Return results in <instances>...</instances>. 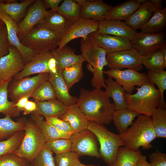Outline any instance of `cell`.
<instances>
[{"label":"cell","mask_w":166,"mask_h":166,"mask_svg":"<svg viewBox=\"0 0 166 166\" xmlns=\"http://www.w3.org/2000/svg\"><path fill=\"white\" fill-rule=\"evenodd\" d=\"M76 104L89 121L103 125L111 123L115 110L114 104L100 88L92 90L81 88Z\"/></svg>","instance_id":"cell-1"},{"label":"cell","mask_w":166,"mask_h":166,"mask_svg":"<svg viewBox=\"0 0 166 166\" xmlns=\"http://www.w3.org/2000/svg\"><path fill=\"white\" fill-rule=\"evenodd\" d=\"M135 121L123 133L119 135L124 146L133 151L141 147L148 150L152 147V142L156 135L151 116L139 114Z\"/></svg>","instance_id":"cell-2"},{"label":"cell","mask_w":166,"mask_h":166,"mask_svg":"<svg viewBox=\"0 0 166 166\" xmlns=\"http://www.w3.org/2000/svg\"><path fill=\"white\" fill-rule=\"evenodd\" d=\"M80 48L85 61L88 63L87 68L93 74L92 86L95 88H105L103 72L107 65L106 51L95 45L88 37L81 39Z\"/></svg>","instance_id":"cell-3"},{"label":"cell","mask_w":166,"mask_h":166,"mask_svg":"<svg viewBox=\"0 0 166 166\" xmlns=\"http://www.w3.org/2000/svg\"><path fill=\"white\" fill-rule=\"evenodd\" d=\"M134 94L126 93L127 108L137 113L151 116L158 107L161 100L160 93L154 84L148 82L136 89Z\"/></svg>","instance_id":"cell-4"},{"label":"cell","mask_w":166,"mask_h":166,"mask_svg":"<svg viewBox=\"0 0 166 166\" xmlns=\"http://www.w3.org/2000/svg\"><path fill=\"white\" fill-rule=\"evenodd\" d=\"M87 128L94 133L99 143L101 158L108 165L113 163L119 148L124 146L119 135L109 131L103 124L89 121Z\"/></svg>","instance_id":"cell-5"},{"label":"cell","mask_w":166,"mask_h":166,"mask_svg":"<svg viewBox=\"0 0 166 166\" xmlns=\"http://www.w3.org/2000/svg\"><path fill=\"white\" fill-rule=\"evenodd\" d=\"M24 135L21 145L14 153L30 162L43 149L46 142L39 127L30 117H24Z\"/></svg>","instance_id":"cell-6"},{"label":"cell","mask_w":166,"mask_h":166,"mask_svg":"<svg viewBox=\"0 0 166 166\" xmlns=\"http://www.w3.org/2000/svg\"><path fill=\"white\" fill-rule=\"evenodd\" d=\"M61 38L37 25L20 41L25 46L36 54L52 51L56 49Z\"/></svg>","instance_id":"cell-7"},{"label":"cell","mask_w":166,"mask_h":166,"mask_svg":"<svg viewBox=\"0 0 166 166\" xmlns=\"http://www.w3.org/2000/svg\"><path fill=\"white\" fill-rule=\"evenodd\" d=\"M49 73H43L32 77L12 79L8 87V96L13 101L17 102L21 97L31 96L36 89L42 82L48 80Z\"/></svg>","instance_id":"cell-8"},{"label":"cell","mask_w":166,"mask_h":166,"mask_svg":"<svg viewBox=\"0 0 166 166\" xmlns=\"http://www.w3.org/2000/svg\"><path fill=\"white\" fill-rule=\"evenodd\" d=\"M57 70L56 62L52 53L48 52L35 55L12 79H19L36 74L54 73Z\"/></svg>","instance_id":"cell-9"},{"label":"cell","mask_w":166,"mask_h":166,"mask_svg":"<svg viewBox=\"0 0 166 166\" xmlns=\"http://www.w3.org/2000/svg\"><path fill=\"white\" fill-rule=\"evenodd\" d=\"M69 139L72 143L71 151L80 156H88L101 158L97 138L88 128L73 134Z\"/></svg>","instance_id":"cell-10"},{"label":"cell","mask_w":166,"mask_h":166,"mask_svg":"<svg viewBox=\"0 0 166 166\" xmlns=\"http://www.w3.org/2000/svg\"><path fill=\"white\" fill-rule=\"evenodd\" d=\"M103 73L115 79L123 87L126 93L128 94H132L136 89L135 86L140 87L149 82L145 73H141L133 69H110L103 70Z\"/></svg>","instance_id":"cell-11"},{"label":"cell","mask_w":166,"mask_h":166,"mask_svg":"<svg viewBox=\"0 0 166 166\" xmlns=\"http://www.w3.org/2000/svg\"><path fill=\"white\" fill-rule=\"evenodd\" d=\"M107 65L111 69H119L126 68L136 71L141 70L143 66L140 56L134 49L123 50L106 54Z\"/></svg>","instance_id":"cell-12"},{"label":"cell","mask_w":166,"mask_h":166,"mask_svg":"<svg viewBox=\"0 0 166 166\" xmlns=\"http://www.w3.org/2000/svg\"><path fill=\"white\" fill-rule=\"evenodd\" d=\"M42 0H37L18 24V36L20 41L33 27L38 25L51 12L47 10Z\"/></svg>","instance_id":"cell-13"},{"label":"cell","mask_w":166,"mask_h":166,"mask_svg":"<svg viewBox=\"0 0 166 166\" xmlns=\"http://www.w3.org/2000/svg\"><path fill=\"white\" fill-rule=\"evenodd\" d=\"M98 27L97 21L78 17L73 22L69 30L61 38L57 49H61L75 38H87L90 34L96 32Z\"/></svg>","instance_id":"cell-14"},{"label":"cell","mask_w":166,"mask_h":166,"mask_svg":"<svg viewBox=\"0 0 166 166\" xmlns=\"http://www.w3.org/2000/svg\"><path fill=\"white\" fill-rule=\"evenodd\" d=\"M165 43L166 35L163 32L156 34L137 32L135 38L131 41V48L135 49L140 56L160 49Z\"/></svg>","instance_id":"cell-15"},{"label":"cell","mask_w":166,"mask_h":166,"mask_svg":"<svg viewBox=\"0 0 166 166\" xmlns=\"http://www.w3.org/2000/svg\"><path fill=\"white\" fill-rule=\"evenodd\" d=\"M25 65L19 51L11 45L8 53L0 59V80L12 79L22 69Z\"/></svg>","instance_id":"cell-16"},{"label":"cell","mask_w":166,"mask_h":166,"mask_svg":"<svg viewBox=\"0 0 166 166\" xmlns=\"http://www.w3.org/2000/svg\"><path fill=\"white\" fill-rule=\"evenodd\" d=\"M162 0H144L124 22L134 30L140 29L157 10L162 8Z\"/></svg>","instance_id":"cell-17"},{"label":"cell","mask_w":166,"mask_h":166,"mask_svg":"<svg viewBox=\"0 0 166 166\" xmlns=\"http://www.w3.org/2000/svg\"><path fill=\"white\" fill-rule=\"evenodd\" d=\"M88 37L95 45L105 49L107 53L132 48L131 41L120 37L95 32L89 34Z\"/></svg>","instance_id":"cell-18"},{"label":"cell","mask_w":166,"mask_h":166,"mask_svg":"<svg viewBox=\"0 0 166 166\" xmlns=\"http://www.w3.org/2000/svg\"><path fill=\"white\" fill-rule=\"evenodd\" d=\"M81 6L79 18L97 21L104 18L113 7L101 0H75Z\"/></svg>","instance_id":"cell-19"},{"label":"cell","mask_w":166,"mask_h":166,"mask_svg":"<svg viewBox=\"0 0 166 166\" xmlns=\"http://www.w3.org/2000/svg\"><path fill=\"white\" fill-rule=\"evenodd\" d=\"M97 22V33L120 37L130 41L136 36L137 32L121 21L103 19Z\"/></svg>","instance_id":"cell-20"},{"label":"cell","mask_w":166,"mask_h":166,"mask_svg":"<svg viewBox=\"0 0 166 166\" xmlns=\"http://www.w3.org/2000/svg\"><path fill=\"white\" fill-rule=\"evenodd\" d=\"M0 19L4 22L6 27L8 38L10 44L19 51L25 64L28 63L37 54L21 43L18 36V24L10 16L0 12Z\"/></svg>","instance_id":"cell-21"},{"label":"cell","mask_w":166,"mask_h":166,"mask_svg":"<svg viewBox=\"0 0 166 166\" xmlns=\"http://www.w3.org/2000/svg\"><path fill=\"white\" fill-rule=\"evenodd\" d=\"M61 71L57 70L56 73H49L48 81L53 88L57 99L68 107L76 104L78 98L70 94L62 78Z\"/></svg>","instance_id":"cell-22"},{"label":"cell","mask_w":166,"mask_h":166,"mask_svg":"<svg viewBox=\"0 0 166 166\" xmlns=\"http://www.w3.org/2000/svg\"><path fill=\"white\" fill-rule=\"evenodd\" d=\"M72 23L58 12L51 11L38 25L49 30L61 38L69 30Z\"/></svg>","instance_id":"cell-23"},{"label":"cell","mask_w":166,"mask_h":166,"mask_svg":"<svg viewBox=\"0 0 166 166\" xmlns=\"http://www.w3.org/2000/svg\"><path fill=\"white\" fill-rule=\"evenodd\" d=\"M59 118L70 125L74 133L87 128L89 121L76 104L67 107L65 113Z\"/></svg>","instance_id":"cell-24"},{"label":"cell","mask_w":166,"mask_h":166,"mask_svg":"<svg viewBox=\"0 0 166 166\" xmlns=\"http://www.w3.org/2000/svg\"><path fill=\"white\" fill-rule=\"evenodd\" d=\"M35 1L25 0L19 3L14 0H0V12L9 15L18 24L25 15L27 8Z\"/></svg>","instance_id":"cell-25"},{"label":"cell","mask_w":166,"mask_h":166,"mask_svg":"<svg viewBox=\"0 0 166 166\" xmlns=\"http://www.w3.org/2000/svg\"><path fill=\"white\" fill-rule=\"evenodd\" d=\"M51 52L56 61L57 70L62 71L65 68L85 61L81 54H75L73 49L66 45Z\"/></svg>","instance_id":"cell-26"},{"label":"cell","mask_w":166,"mask_h":166,"mask_svg":"<svg viewBox=\"0 0 166 166\" xmlns=\"http://www.w3.org/2000/svg\"><path fill=\"white\" fill-rule=\"evenodd\" d=\"M144 0H128L113 7L103 19L126 21Z\"/></svg>","instance_id":"cell-27"},{"label":"cell","mask_w":166,"mask_h":166,"mask_svg":"<svg viewBox=\"0 0 166 166\" xmlns=\"http://www.w3.org/2000/svg\"><path fill=\"white\" fill-rule=\"evenodd\" d=\"M37 109L31 114L44 116L45 118L59 117L67 107L57 99L36 102Z\"/></svg>","instance_id":"cell-28"},{"label":"cell","mask_w":166,"mask_h":166,"mask_svg":"<svg viewBox=\"0 0 166 166\" xmlns=\"http://www.w3.org/2000/svg\"><path fill=\"white\" fill-rule=\"evenodd\" d=\"M104 81L106 85L105 91L109 98L113 99L115 110L127 108L125 98L126 93L123 87L109 76Z\"/></svg>","instance_id":"cell-29"},{"label":"cell","mask_w":166,"mask_h":166,"mask_svg":"<svg viewBox=\"0 0 166 166\" xmlns=\"http://www.w3.org/2000/svg\"><path fill=\"white\" fill-rule=\"evenodd\" d=\"M30 117L40 128L46 142L59 139H69L72 135L61 131L48 123L42 116L31 114Z\"/></svg>","instance_id":"cell-30"},{"label":"cell","mask_w":166,"mask_h":166,"mask_svg":"<svg viewBox=\"0 0 166 166\" xmlns=\"http://www.w3.org/2000/svg\"><path fill=\"white\" fill-rule=\"evenodd\" d=\"M11 80H0V113L5 116L16 117L20 115V111L15 106L16 102L8 99V87Z\"/></svg>","instance_id":"cell-31"},{"label":"cell","mask_w":166,"mask_h":166,"mask_svg":"<svg viewBox=\"0 0 166 166\" xmlns=\"http://www.w3.org/2000/svg\"><path fill=\"white\" fill-rule=\"evenodd\" d=\"M166 26V7L157 10L140 29V32L156 34L162 32Z\"/></svg>","instance_id":"cell-32"},{"label":"cell","mask_w":166,"mask_h":166,"mask_svg":"<svg viewBox=\"0 0 166 166\" xmlns=\"http://www.w3.org/2000/svg\"><path fill=\"white\" fill-rule=\"evenodd\" d=\"M139 115L127 108L115 110L112 115V121L119 134L125 132L128 127L132 124L135 118Z\"/></svg>","instance_id":"cell-33"},{"label":"cell","mask_w":166,"mask_h":166,"mask_svg":"<svg viewBox=\"0 0 166 166\" xmlns=\"http://www.w3.org/2000/svg\"><path fill=\"white\" fill-rule=\"evenodd\" d=\"M24 117L18 119L16 121L9 116L0 118V141L9 138L19 131L24 130Z\"/></svg>","instance_id":"cell-34"},{"label":"cell","mask_w":166,"mask_h":166,"mask_svg":"<svg viewBox=\"0 0 166 166\" xmlns=\"http://www.w3.org/2000/svg\"><path fill=\"white\" fill-rule=\"evenodd\" d=\"M140 60L141 64L148 70H164L166 67V62L160 49L144 56H140Z\"/></svg>","instance_id":"cell-35"},{"label":"cell","mask_w":166,"mask_h":166,"mask_svg":"<svg viewBox=\"0 0 166 166\" xmlns=\"http://www.w3.org/2000/svg\"><path fill=\"white\" fill-rule=\"evenodd\" d=\"M141 154L139 150H131L126 147H121L115 161L109 166H135Z\"/></svg>","instance_id":"cell-36"},{"label":"cell","mask_w":166,"mask_h":166,"mask_svg":"<svg viewBox=\"0 0 166 166\" xmlns=\"http://www.w3.org/2000/svg\"><path fill=\"white\" fill-rule=\"evenodd\" d=\"M146 75L148 81L156 85L160 92L161 100L158 107L166 109V104L163 95L166 89V71L148 70Z\"/></svg>","instance_id":"cell-37"},{"label":"cell","mask_w":166,"mask_h":166,"mask_svg":"<svg viewBox=\"0 0 166 166\" xmlns=\"http://www.w3.org/2000/svg\"><path fill=\"white\" fill-rule=\"evenodd\" d=\"M83 63H78L65 68L62 70V78L69 90L82 78L83 76Z\"/></svg>","instance_id":"cell-38"},{"label":"cell","mask_w":166,"mask_h":166,"mask_svg":"<svg viewBox=\"0 0 166 166\" xmlns=\"http://www.w3.org/2000/svg\"><path fill=\"white\" fill-rule=\"evenodd\" d=\"M151 117L156 138H166V109L157 108Z\"/></svg>","instance_id":"cell-39"},{"label":"cell","mask_w":166,"mask_h":166,"mask_svg":"<svg viewBox=\"0 0 166 166\" xmlns=\"http://www.w3.org/2000/svg\"><path fill=\"white\" fill-rule=\"evenodd\" d=\"M24 130L19 131L9 138L0 141V156L14 152L19 148L24 135Z\"/></svg>","instance_id":"cell-40"},{"label":"cell","mask_w":166,"mask_h":166,"mask_svg":"<svg viewBox=\"0 0 166 166\" xmlns=\"http://www.w3.org/2000/svg\"><path fill=\"white\" fill-rule=\"evenodd\" d=\"M31 97L36 103L57 99L53 88L48 80L41 83L34 90Z\"/></svg>","instance_id":"cell-41"},{"label":"cell","mask_w":166,"mask_h":166,"mask_svg":"<svg viewBox=\"0 0 166 166\" xmlns=\"http://www.w3.org/2000/svg\"><path fill=\"white\" fill-rule=\"evenodd\" d=\"M81 6L75 0H64L59 6L57 12L73 22L79 17Z\"/></svg>","instance_id":"cell-42"},{"label":"cell","mask_w":166,"mask_h":166,"mask_svg":"<svg viewBox=\"0 0 166 166\" xmlns=\"http://www.w3.org/2000/svg\"><path fill=\"white\" fill-rule=\"evenodd\" d=\"M44 148L57 155L71 151L72 143L69 139H59L47 142Z\"/></svg>","instance_id":"cell-43"},{"label":"cell","mask_w":166,"mask_h":166,"mask_svg":"<svg viewBox=\"0 0 166 166\" xmlns=\"http://www.w3.org/2000/svg\"><path fill=\"white\" fill-rule=\"evenodd\" d=\"M80 156L71 151L56 155L54 157L55 166H73L81 163Z\"/></svg>","instance_id":"cell-44"},{"label":"cell","mask_w":166,"mask_h":166,"mask_svg":"<svg viewBox=\"0 0 166 166\" xmlns=\"http://www.w3.org/2000/svg\"><path fill=\"white\" fill-rule=\"evenodd\" d=\"M53 153L44 148L36 157L30 162L31 166H55Z\"/></svg>","instance_id":"cell-45"},{"label":"cell","mask_w":166,"mask_h":166,"mask_svg":"<svg viewBox=\"0 0 166 166\" xmlns=\"http://www.w3.org/2000/svg\"><path fill=\"white\" fill-rule=\"evenodd\" d=\"M30 162L14 152L0 156V166H29Z\"/></svg>","instance_id":"cell-46"},{"label":"cell","mask_w":166,"mask_h":166,"mask_svg":"<svg viewBox=\"0 0 166 166\" xmlns=\"http://www.w3.org/2000/svg\"><path fill=\"white\" fill-rule=\"evenodd\" d=\"M10 44L8 38L6 27L0 29V59L9 53Z\"/></svg>","instance_id":"cell-47"},{"label":"cell","mask_w":166,"mask_h":166,"mask_svg":"<svg viewBox=\"0 0 166 166\" xmlns=\"http://www.w3.org/2000/svg\"><path fill=\"white\" fill-rule=\"evenodd\" d=\"M45 121L49 124L58 129L71 134L74 133L70 125L58 117H53L45 119Z\"/></svg>","instance_id":"cell-48"},{"label":"cell","mask_w":166,"mask_h":166,"mask_svg":"<svg viewBox=\"0 0 166 166\" xmlns=\"http://www.w3.org/2000/svg\"><path fill=\"white\" fill-rule=\"evenodd\" d=\"M150 164L151 166H166V154L158 151L149 155Z\"/></svg>","instance_id":"cell-49"},{"label":"cell","mask_w":166,"mask_h":166,"mask_svg":"<svg viewBox=\"0 0 166 166\" xmlns=\"http://www.w3.org/2000/svg\"><path fill=\"white\" fill-rule=\"evenodd\" d=\"M46 8H49L52 12H57L61 0H42Z\"/></svg>","instance_id":"cell-50"},{"label":"cell","mask_w":166,"mask_h":166,"mask_svg":"<svg viewBox=\"0 0 166 166\" xmlns=\"http://www.w3.org/2000/svg\"><path fill=\"white\" fill-rule=\"evenodd\" d=\"M36 109V103L34 101L29 100L25 106L23 114L25 115L32 114Z\"/></svg>","instance_id":"cell-51"},{"label":"cell","mask_w":166,"mask_h":166,"mask_svg":"<svg viewBox=\"0 0 166 166\" xmlns=\"http://www.w3.org/2000/svg\"><path fill=\"white\" fill-rule=\"evenodd\" d=\"M30 96H26L21 97L16 103L15 106L20 112L23 111L25 106L29 100Z\"/></svg>","instance_id":"cell-52"},{"label":"cell","mask_w":166,"mask_h":166,"mask_svg":"<svg viewBox=\"0 0 166 166\" xmlns=\"http://www.w3.org/2000/svg\"><path fill=\"white\" fill-rule=\"evenodd\" d=\"M135 166H151L146 160V156L141 153L137 159Z\"/></svg>","instance_id":"cell-53"},{"label":"cell","mask_w":166,"mask_h":166,"mask_svg":"<svg viewBox=\"0 0 166 166\" xmlns=\"http://www.w3.org/2000/svg\"><path fill=\"white\" fill-rule=\"evenodd\" d=\"M163 56L164 60L166 62V43L163 44L160 48Z\"/></svg>","instance_id":"cell-54"},{"label":"cell","mask_w":166,"mask_h":166,"mask_svg":"<svg viewBox=\"0 0 166 166\" xmlns=\"http://www.w3.org/2000/svg\"><path fill=\"white\" fill-rule=\"evenodd\" d=\"M73 166H99V165H86L80 163L77 164Z\"/></svg>","instance_id":"cell-55"},{"label":"cell","mask_w":166,"mask_h":166,"mask_svg":"<svg viewBox=\"0 0 166 166\" xmlns=\"http://www.w3.org/2000/svg\"><path fill=\"white\" fill-rule=\"evenodd\" d=\"M5 26V24L4 22L0 19V29L2 28Z\"/></svg>","instance_id":"cell-56"},{"label":"cell","mask_w":166,"mask_h":166,"mask_svg":"<svg viewBox=\"0 0 166 166\" xmlns=\"http://www.w3.org/2000/svg\"><path fill=\"white\" fill-rule=\"evenodd\" d=\"M29 166H31L30 165H30H29Z\"/></svg>","instance_id":"cell-57"},{"label":"cell","mask_w":166,"mask_h":166,"mask_svg":"<svg viewBox=\"0 0 166 166\" xmlns=\"http://www.w3.org/2000/svg\"></svg>","instance_id":"cell-58"}]
</instances>
